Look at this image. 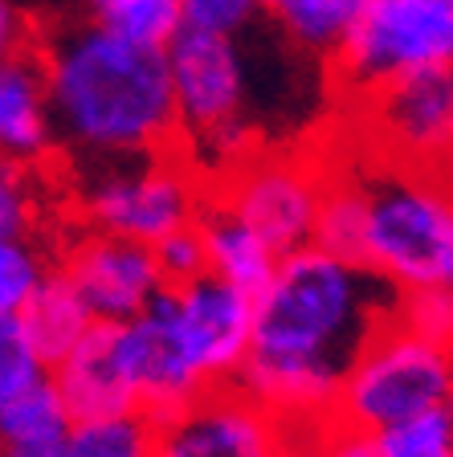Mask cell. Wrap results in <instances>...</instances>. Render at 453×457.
Returning a JSON list of instances; mask_svg holds the SVG:
<instances>
[{"label":"cell","mask_w":453,"mask_h":457,"mask_svg":"<svg viewBox=\"0 0 453 457\" xmlns=\"http://www.w3.org/2000/svg\"><path fill=\"white\" fill-rule=\"evenodd\" d=\"M364 200L356 266L392 295H453V171L405 168L368 152L348 163Z\"/></svg>","instance_id":"3"},{"label":"cell","mask_w":453,"mask_h":457,"mask_svg":"<svg viewBox=\"0 0 453 457\" xmlns=\"http://www.w3.org/2000/svg\"><path fill=\"white\" fill-rule=\"evenodd\" d=\"M176 106V155L205 184L221 180L241 160L262 152L254 123V86L241 37L180 29L164 49Z\"/></svg>","instance_id":"4"},{"label":"cell","mask_w":453,"mask_h":457,"mask_svg":"<svg viewBox=\"0 0 453 457\" xmlns=\"http://www.w3.org/2000/svg\"><path fill=\"white\" fill-rule=\"evenodd\" d=\"M151 457H298V437L249 392L225 384L155 420Z\"/></svg>","instance_id":"11"},{"label":"cell","mask_w":453,"mask_h":457,"mask_svg":"<svg viewBox=\"0 0 453 457\" xmlns=\"http://www.w3.org/2000/svg\"><path fill=\"white\" fill-rule=\"evenodd\" d=\"M155 445V420L143 412L123 417L74 420L62 437V457H151Z\"/></svg>","instance_id":"19"},{"label":"cell","mask_w":453,"mask_h":457,"mask_svg":"<svg viewBox=\"0 0 453 457\" xmlns=\"http://www.w3.org/2000/svg\"><path fill=\"white\" fill-rule=\"evenodd\" d=\"M298 457H376V437L340 425V420H327L315 433L298 437Z\"/></svg>","instance_id":"28"},{"label":"cell","mask_w":453,"mask_h":457,"mask_svg":"<svg viewBox=\"0 0 453 457\" xmlns=\"http://www.w3.org/2000/svg\"><path fill=\"white\" fill-rule=\"evenodd\" d=\"M262 9H265V0H262Z\"/></svg>","instance_id":"32"},{"label":"cell","mask_w":453,"mask_h":457,"mask_svg":"<svg viewBox=\"0 0 453 457\" xmlns=\"http://www.w3.org/2000/svg\"><path fill=\"white\" fill-rule=\"evenodd\" d=\"M257 9H262V0H180L184 25L225 33V37H241L249 21L257 17Z\"/></svg>","instance_id":"27"},{"label":"cell","mask_w":453,"mask_h":457,"mask_svg":"<svg viewBox=\"0 0 453 457\" xmlns=\"http://www.w3.org/2000/svg\"><path fill=\"white\" fill-rule=\"evenodd\" d=\"M197 228H200V241H205L208 274L229 282L233 290H241V295H249V298L262 295L282 257L265 245L254 228L241 225L233 212L213 204V200L200 209Z\"/></svg>","instance_id":"15"},{"label":"cell","mask_w":453,"mask_h":457,"mask_svg":"<svg viewBox=\"0 0 453 457\" xmlns=\"http://www.w3.org/2000/svg\"><path fill=\"white\" fill-rule=\"evenodd\" d=\"M392 319H397L405 331H413L416 339L453 352V295L449 290H413V295H397Z\"/></svg>","instance_id":"24"},{"label":"cell","mask_w":453,"mask_h":457,"mask_svg":"<svg viewBox=\"0 0 453 457\" xmlns=\"http://www.w3.org/2000/svg\"><path fill=\"white\" fill-rule=\"evenodd\" d=\"M453 66V0H368L331 74L348 98H364L405 74Z\"/></svg>","instance_id":"7"},{"label":"cell","mask_w":453,"mask_h":457,"mask_svg":"<svg viewBox=\"0 0 453 457\" xmlns=\"http://www.w3.org/2000/svg\"><path fill=\"white\" fill-rule=\"evenodd\" d=\"M4 457H62V441L57 445H38V449H4Z\"/></svg>","instance_id":"30"},{"label":"cell","mask_w":453,"mask_h":457,"mask_svg":"<svg viewBox=\"0 0 453 457\" xmlns=\"http://www.w3.org/2000/svg\"><path fill=\"white\" fill-rule=\"evenodd\" d=\"M54 270L78 290L95 323H131L168 290L151 245L82 225H74V233L62 241Z\"/></svg>","instance_id":"12"},{"label":"cell","mask_w":453,"mask_h":457,"mask_svg":"<svg viewBox=\"0 0 453 457\" xmlns=\"http://www.w3.org/2000/svg\"><path fill=\"white\" fill-rule=\"evenodd\" d=\"M82 21L143 49H168L184 29L180 0H82Z\"/></svg>","instance_id":"18"},{"label":"cell","mask_w":453,"mask_h":457,"mask_svg":"<svg viewBox=\"0 0 453 457\" xmlns=\"http://www.w3.org/2000/svg\"><path fill=\"white\" fill-rule=\"evenodd\" d=\"M155 303L200 388L237 384L254 343V298L221 278L200 274L184 286H168Z\"/></svg>","instance_id":"10"},{"label":"cell","mask_w":453,"mask_h":457,"mask_svg":"<svg viewBox=\"0 0 453 457\" xmlns=\"http://www.w3.org/2000/svg\"><path fill=\"white\" fill-rule=\"evenodd\" d=\"M49 380H54L57 396H62V409H66L70 425H74V420L139 412L119 323L90 327V335L78 343L74 352L62 355V360L49 368Z\"/></svg>","instance_id":"13"},{"label":"cell","mask_w":453,"mask_h":457,"mask_svg":"<svg viewBox=\"0 0 453 457\" xmlns=\"http://www.w3.org/2000/svg\"><path fill=\"white\" fill-rule=\"evenodd\" d=\"M33 29L21 17V9L13 0H0V70L9 66L13 57H21L25 49H33Z\"/></svg>","instance_id":"29"},{"label":"cell","mask_w":453,"mask_h":457,"mask_svg":"<svg viewBox=\"0 0 453 457\" xmlns=\"http://www.w3.org/2000/svg\"><path fill=\"white\" fill-rule=\"evenodd\" d=\"M445 412H449V420H453V380H449V392H445Z\"/></svg>","instance_id":"31"},{"label":"cell","mask_w":453,"mask_h":457,"mask_svg":"<svg viewBox=\"0 0 453 457\" xmlns=\"http://www.w3.org/2000/svg\"><path fill=\"white\" fill-rule=\"evenodd\" d=\"M151 257H155V270H160L164 286H184L192 278L208 274V262H205V241H200V228H176L168 233L164 241L151 245Z\"/></svg>","instance_id":"26"},{"label":"cell","mask_w":453,"mask_h":457,"mask_svg":"<svg viewBox=\"0 0 453 457\" xmlns=\"http://www.w3.org/2000/svg\"><path fill=\"white\" fill-rule=\"evenodd\" d=\"M46 70L57 147L90 160L176 152V106L164 49L98 33L86 21L33 41Z\"/></svg>","instance_id":"2"},{"label":"cell","mask_w":453,"mask_h":457,"mask_svg":"<svg viewBox=\"0 0 453 457\" xmlns=\"http://www.w3.org/2000/svg\"><path fill=\"white\" fill-rule=\"evenodd\" d=\"M54 270L38 237H0V319H17Z\"/></svg>","instance_id":"21"},{"label":"cell","mask_w":453,"mask_h":457,"mask_svg":"<svg viewBox=\"0 0 453 457\" xmlns=\"http://www.w3.org/2000/svg\"><path fill=\"white\" fill-rule=\"evenodd\" d=\"M327 163L298 152H254L208 184V200L249 225L278 257L315 245Z\"/></svg>","instance_id":"8"},{"label":"cell","mask_w":453,"mask_h":457,"mask_svg":"<svg viewBox=\"0 0 453 457\" xmlns=\"http://www.w3.org/2000/svg\"><path fill=\"white\" fill-rule=\"evenodd\" d=\"M397 295L364 266L319 245L286 253L254 298V343L237 388L294 437L335 420L340 384L359 347L392 319Z\"/></svg>","instance_id":"1"},{"label":"cell","mask_w":453,"mask_h":457,"mask_svg":"<svg viewBox=\"0 0 453 457\" xmlns=\"http://www.w3.org/2000/svg\"><path fill=\"white\" fill-rule=\"evenodd\" d=\"M41 220V192L33 168L0 160V237H33Z\"/></svg>","instance_id":"25"},{"label":"cell","mask_w":453,"mask_h":457,"mask_svg":"<svg viewBox=\"0 0 453 457\" xmlns=\"http://www.w3.org/2000/svg\"><path fill=\"white\" fill-rule=\"evenodd\" d=\"M364 4L368 0H265L286 41L311 57H335Z\"/></svg>","instance_id":"17"},{"label":"cell","mask_w":453,"mask_h":457,"mask_svg":"<svg viewBox=\"0 0 453 457\" xmlns=\"http://www.w3.org/2000/svg\"><path fill=\"white\" fill-rule=\"evenodd\" d=\"M21 327H25L29 343L41 352V360L54 368L62 355H70L78 343L90 335L95 319L86 311V303L78 298V290L66 282V278L49 270L46 282L33 290V298L25 303V311L17 314Z\"/></svg>","instance_id":"16"},{"label":"cell","mask_w":453,"mask_h":457,"mask_svg":"<svg viewBox=\"0 0 453 457\" xmlns=\"http://www.w3.org/2000/svg\"><path fill=\"white\" fill-rule=\"evenodd\" d=\"M70 204L82 228L155 245L176 228L197 225L208 204V184L176 152L90 160L74 163Z\"/></svg>","instance_id":"5"},{"label":"cell","mask_w":453,"mask_h":457,"mask_svg":"<svg viewBox=\"0 0 453 457\" xmlns=\"http://www.w3.org/2000/svg\"><path fill=\"white\" fill-rule=\"evenodd\" d=\"M376 457H453L449 412L433 409L376 433Z\"/></svg>","instance_id":"23"},{"label":"cell","mask_w":453,"mask_h":457,"mask_svg":"<svg viewBox=\"0 0 453 457\" xmlns=\"http://www.w3.org/2000/svg\"><path fill=\"white\" fill-rule=\"evenodd\" d=\"M364 147L405 168L453 171V66L405 74L359 98Z\"/></svg>","instance_id":"9"},{"label":"cell","mask_w":453,"mask_h":457,"mask_svg":"<svg viewBox=\"0 0 453 457\" xmlns=\"http://www.w3.org/2000/svg\"><path fill=\"white\" fill-rule=\"evenodd\" d=\"M449 380L453 352L416 339L397 319H388L351 360L335 400V420L376 437L408 417L445 409Z\"/></svg>","instance_id":"6"},{"label":"cell","mask_w":453,"mask_h":457,"mask_svg":"<svg viewBox=\"0 0 453 457\" xmlns=\"http://www.w3.org/2000/svg\"><path fill=\"white\" fill-rule=\"evenodd\" d=\"M70 417L62 409L54 380L41 388L25 392L13 400L9 409H0V449H38V445H57L66 437Z\"/></svg>","instance_id":"20"},{"label":"cell","mask_w":453,"mask_h":457,"mask_svg":"<svg viewBox=\"0 0 453 457\" xmlns=\"http://www.w3.org/2000/svg\"><path fill=\"white\" fill-rule=\"evenodd\" d=\"M57 152L54 106L38 49H25L0 70V160L21 168L49 163Z\"/></svg>","instance_id":"14"},{"label":"cell","mask_w":453,"mask_h":457,"mask_svg":"<svg viewBox=\"0 0 453 457\" xmlns=\"http://www.w3.org/2000/svg\"><path fill=\"white\" fill-rule=\"evenodd\" d=\"M41 384H49V363L29 343L21 319H0V409Z\"/></svg>","instance_id":"22"}]
</instances>
